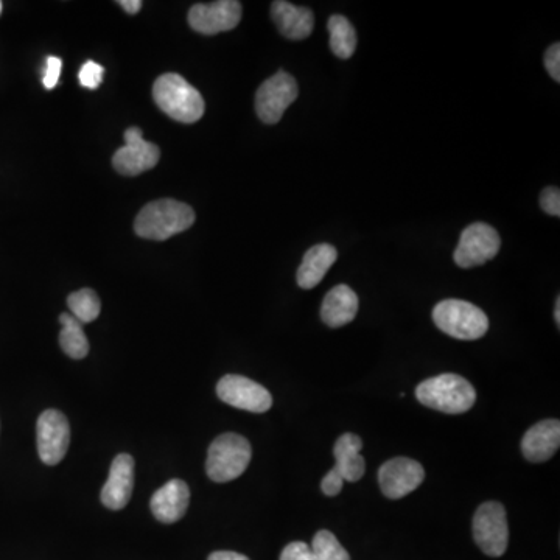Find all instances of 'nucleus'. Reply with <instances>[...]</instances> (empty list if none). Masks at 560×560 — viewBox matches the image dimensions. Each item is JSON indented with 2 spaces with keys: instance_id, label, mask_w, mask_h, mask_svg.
Wrapping results in <instances>:
<instances>
[{
  "instance_id": "9d476101",
  "label": "nucleus",
  "mask_w": 560,
  "mask_h": 560,
  "mask_svg": "<svg viewBox=\"0 0 560 560\" xmlns=\"http://www.w3.org/2000/svg\"><path fill=\"white\" fill-rule=\"evenodd\" d=\"M39 458L47 466H56L66 456L70 442V427L66 416L58 410H47L36 425Z\"/></svg>"
},
{
  "instance_id": "f03ea898",
  "label": "nucleus",
  "mask_w": 560,
  "mask_h": 560,
  "mask_svg": "<svg viewBox=\"0 0 560 560\" xmlns=\"http://www.w3.org/2000/svg\"><path fill=\"white\" fill-rule=\"evenodd\" d=\"M416 397L422 405L445 414H462L472 410L476 391L472 383L456 374H441L420 383Z\"/></svg>"
},
{
  "instance_id": "b1692460",
  "label": "nucleus",
  "mask_w": 560,
  "mask_h": 560,
  "mask_svg": "<svg viewBox=\"0 0 560 560\" xmlns=\"http://www.w3.org/2000/svg\"><path fill=\"white\" fill-rule=\"evenodd\" d=\"M315 560H350L349 553L344 550L343 545L338 542L332 532L322 529L313 537L312 546Z\"/></svg>"
},
{
  "instance_id": "f3484780",
  "label": "nucleus",
  "mask_w": 560,
  "mask_h": 560,
  "mask_svg": "<svg viewBox=\"0 0 560 560\" xmlns=\"http://www.w3.org/2000/svg\"><path fill=\"white\" fill-rule=\"evenodd\" d=\"M271 16H273L274 24L279 28V32L285 38L293 39V41L308 38L315 27V14L312 10L296 7L285 0L273 2Z\"/></svg>"
},
{
  "instance_id": "2eb2a0df",
  "label": "nucleus",
  "mask_w": 560,
  "mask_h": 560,
  "mask_svg": "<svg viewBox=\"0 0 560 560\" xmlns=\"http://www.w3.org/2000/svg\"><path fill=\"white\" fill-rule=\"evenodd\" d=\"M189 503L190 489L186 481L172 480L154 492L150 508L159 522L172 525L186 515Z\"/></svg>"
},
{
  "instance_id": "5701e85b",
  "label": "nucleus",
  "mask_w": 560,
  "mask_h": 560,
  "mask_svg": "<svg viewBox=\"0 0 560 560\" xmlns=\"http://www.w3.org/2000/svg\"><path fill=\"white\" fill-rule=\"evenodd\" d=\"M67 305L70 308V315L78 319L81 324L95 321L102 310L100 299L91 288H83V290L70 294L67 298Z\"/></svg>"
},
{
  "instance_id": "423d86ee",
  "label": "nucleus",
  "mask_w": 560,
  "mask_h": 560,
  "mask_svg": "<svg viewBox=\"0 0 560 560\" xmlns=\"http://www.w3.org/2000/svg\"><path fill=\"white\" fill-rule=\"evenodd\" d=\"M473 537L480 550L490 557H500L508 550L509 528L504 506L487 501L476 509L473 517Z\"/></svg>"
},
{
  "instance_id": "a878e982",
  "label": "nucleus",
  "mask_w": 560,
  "mask_h": 560,
  "mask_svg": "<svg viewBox=\"0 0 560 560\" xmlns=\"http://www.w3.org/2000/svg\"><path fill=\"white\" fill-rule=\"evenodd\" d=\"M540 207L551 217L560 215V190L557 187H546L540 193Z\"/></svg>"
},
{
  "instance_id": "473e14b6",
  "label": "nucleus",
  "mask_w": 560,
  "mask_h": 560,
  "mask_svg": "<svg viewBox=\"0 0 560 560\" xmlns=\"http://www.w3.org/2000/svg\"><path fill=\"white\" fill-rule=\"evenodd\" d=\"M554 319H556L557 326H560V298L556 301V312H554Z\"/></svg>"
},
{
  "instance_id": "412c9836",
  "label": "nucleus",
  "mask_w": 560,
  "mask_h": 560,
  "mask_svg": "<svg viewBox=\"0 0 560 560\" xmlns=\"http://www.w3.org/2000/svg\"><path fill=\"white\" fill-rule=\"evenodd\" d=\"M61 329L60 346L67 357L83 360L89 354L88 336L84 333L83 324L70 313L60 316Z\"/></svg>"
},
{
  "instance_id": "ddd939ff",
  "label": "nucleus",
  "mask_w": 560,
  "mask_h": 560,
  "mask_svg": "<svg viewBox=\"0 0 560 560\" xmlns=\"http://www.w3.org/2000/svg\"><path fill=\"white\" fill-rule=\"evenodd\" d=\"M425 470L420 462L410 458L389 459L378 470V484L385 497L391 500L410 495L424 483Z\"/></svg>"
},
{
  "instance_id": "9b49d317",
  "label": "nucleus",
  "mask_w": 560,
  "mask_h": 560,
  "mask_svg": "<svg viewBox=\"0 0 560 560\" xmlns=\"http://www.w3.org/2000/svg\"><path fill=\"white\" fill-rule=\"evenodd\" d=\"M161 158V150L142 137L140 128L125 131V147L119 148L112 158V165L120 175L137 176L148 172Z\"/></svg>"
},
{
  "instance_id": "2f4dec72",
  "label": "nucleus",
  "mask_w": 560,
  "mask_h": 560,
  "mask_svg": "<svg viewBox=\"0 0 560 560\" xmlns=\"http://www.w3.org/2000/svg\"><path fill=\"white\" fill-rule=\"evenodd\" d=\"M119 5L128 14L139 13L140 8H142V2H140V0H120Z\"/></svg>"
},
{
  "instance_id": "0eeeda50",
  "label": "nucleus",
  "mask_w": 560,
  "mask_h": 560,
  "mask_svg": "<svg viewBox=\"0 0 560 560\" xmlns=\"http://www.w3.org/2000/svg\"><path fill=\"white\" fill-rule=\"evenodd\" d=\"M298 83L290 74L279 70L273 77L263 81L256 94L257 116L268 125L280 122L288 106L298 98Z\"/></svg>"
},
{
  "instance_id": "f8f14e48",
  "label": "nucleus",
  "mask_w": 560,
  "mask_h": 560,
  "mask_svg": "<svg viewBox=\"0 0 560 560\" xmlns=\"http://www.w3.org/2000/svg\"><path fill=\"white\" fill-rule=\"evenodd\" d=\"M242 19V4L237 0H218L190 8L189 24L201 35H217L237 27Z\"/></svg>"
},
{
  "instance_id": "20e7f679",
  "label": "nucleus",
  "mask_w": 560,
  "mask_h": 560,
  "mask_svg": "<svg viewBox=\"0 0 560 560\" xmlns=\"http://www.w3.org/2000/svg\"><path fill=\"white\" fill-rule=\"evenodd\" d=\"M252 448L248 439L237 433H224L210 444L206 472L215 483L237 480L248 469Z\"/></svg>"
},
{
  "instance_id": "cd10ccee",
  "label": "nucleus",
  "mask_w": 560,
  "mask_h": 560,
  "mask_svg": "<svg viewBox=\"0 0 560 560\" xmlns=\"http://www.w3.org/2000/svg\"><path fill=\"white\" fill-rule=\"evenodd\" d=\"M61 69H63V61L56 56H49L46 63V72H44V78H42V83H44V88L55 89L56 84L60 81Z\"/></svg>"
},
{
  "instance_id": "c756f323",
  "label": "nucleus",
  "mask_w": 560,
  "mask_h": 560,
  "mask_svg": "<svg viewBox=\"0 0 560 560\" xmlns=\"http://www.w3.org/2000/svg\"><path fill=\"white\" fill-rule=\"evenodd\" d=\"M545 66L550 72L551 78L556 80L557 83L560 81V46L559 42L553 44L550 49L546 50L545 55Z\"/></svg>"
},
{
  "instance_id": "6ab92c4d",
  "label": "nucleus",
  "mask_w": 560,
  "mask_h": 560,
  "mask_svg": "<svg viewBox=\"0 0 560 560\" xmlns=\"http://www.w3.org/2000/svg\"><path fill=\"white\" fill-rule=\"evenodd\" d=\"M363 441L357 434L346 433L338 438L333 455H335V469L338 470L344 481L357 483L363 478L366 462L360 455Z\"/></svg>"
},
{
  "instance_id": "39448f33",
  "label": "nucleus",
  "mask_w": 560,
  "mask_h": 560,
  "mask_svg": "<svg viewBox=\"0 0 560 560\" xmlns=\"http://www.w3.org/2000/svg\"><path fill=\"white\" fill-rule=\"evenodd\" d=\"M433 321L441 332L456 340H480L489 330L486 313L470 302L447 299L433 310Z\"/></svg>"
},
{
  "instance_id": "7c9ffc66",
  "label": "nucleus",
  "mask_w": 560,
  "mask_h": 560,
  "mask_svg": "<svg viewBox=\"0 0 560 560\" xmlns=\"http://www.w3.org/2000/svg\"><path fill=\"white\" fill-rule=\"evenodd\" d=\"M207 560H249L243 554L234 553V551H215L210 554Z\"/></svg>"
},
{
  "instance_id": "72a5a7b5",
  "label": "nucleus",
  "mask_w": 560,
  "mask_h": 560,
  "mask_svg": "<svg viewBox=\"0 0 560 560\" xmlns=\"http://www.w3.org/2000/svg\"><path fill=\"white\" fill-rule=\"evenodd\" d=\"M0 13H2V2H0Z\"/></svg>"
},
{
  "instance_id": "f257e3e1",
  "label": "nucleus",
  "mask_w": 560,
  "mask_h": 560,
  "mask_svg": "<svg viewBox=\"0 0 560 560\" xmlns=\"http://www.w3.org/2000/svg\"><path fill=\"white\" fill-rule=\"evenodd\" d=\"M195 223L192 207L176 200H158L140 210L134 221V231L139 237L164 242L173 235L181 234Z\"/></svg>"
},
{
  "instance_id": "c85d7f7f",
  "label": "nucleus",
  "mask_w": 560,
  "mask_h": 560,
  "mask_svg": "<svg viewBox=\"0 0 560 560\" xmlns=\"http://www.w3.org/2000/svg\"><path fill=\"white\" fill-rule=\"evenodd\" d=\"M343 476L333 467L321 481V489L327 497H336L343 490Z\"/></svg>"
},
{
  "instance_id": "4468645a",
  "label": "nucleus",
  "mask_w": 560,
  "mask_h": 560,
  "mask_svg": "<svg viewBox=\"0 0 560 560\" xmlns=\"http://www.w3.org/2000/svg\"><path fill=\"white\" fill-rule=\"evenodd\" d=\"M134 489V459L131 455L116 456L102 489V503L111 511H120L130 503Z\"/></svg>"
},
{
  "instance_id": "aec40b11",
  "label": "nucleus",
  "mask_w": 560,
  "mask_h": 560,
  "mask_svg": "<svg viewBox=\"0 0 560 560\" xmlns=\"http://www.w3.org/2000/svg\"><path fill=\"white\" fill-rule=\"evenodd\" d=\"M338 259L335 246L321 243L305 252L298 270V285L304 290H312L324 279L333 263Z\"/></svg>"
},
{
  "instance_id": "6e6552de",
  "label": "nucleus",
  "mask_w": 560,
  "mask_h": 560,
  "mask_svg": "<svg viewBox=\"0 0 560 560\" xmlns=\"http://www.w3.org/2000/svg\"><path fill=\"white\" fill-rule=\"evenodd\" d=\"M500 248V235L492 226L487 223H473L462 231L453 260L459 268H473L494 259Z\"/></svg>"
},
{
  "instance_id": "dca6fc26",
  "label": "nucleus",
  "mask_w": 560,
  "mask_h": 560,
  "mask_svg": "<svg viewBox=\"0 0 560 560\" xmlns=\"http://www.w3.org/2000/svg\"><path fill=\"white\" fill-rule=\"evenodd\" d=\"M560 445V422L542 420L523 436L522 452L529 462H545L553 458Z\"/></svg>"
},
{
  "instance_id": "a211bd4d",
  "label": "nucleus",
  "mask_w": 560,
  "mask_h": 560,
  "mask_svg": "<svg viewBox=\"0 0 560 560\" xmlns=\"http://www.w3.org/2000/svg\"><path fill=\"white\" fill-rule=\"evenodd\" d=\"M358 313V296L347 285H336L327 293L321 307L322 321L330 329H340L354 321Z\"/></svg>"
},
{
  "instance_id": "393cba45",
  "label": "nucleus",
  "mask_w": 560,
  "mask_h": 560,
  "mask_svg": "<svg viewBox=\"0 0 560 560\" xmlns=\"http://www.w3.org/2000/svg\"><path fill=\"white\" fill-rule=\"evenodd\" d=\"M103 75H105L103 66L95 63V61H86V63L81 66L80 74H78V81H80L83 88L97 89L98 86L102 84Z\"/></svg>"
},
{
  "instance_id": "4be33fe9",
  "label": "nucleus",
  "mask_w": 560,
  "mask_h": 560,
  "mask_svg": "<svg viewBox=\"0 0 560 560\" xmlns=\"http://www.w3.org/2000/svg\"><path fill=\"white\" fill-rule=\"evenodd\" d=\"M330 33V49L341 60H349L357 49V33L349 19L335 14L327 22Z\"/></svg>"
},
{
  "instance_id": "1a4fd4ad",
  "label": "nucleus",
  "mask_w": 560,
  "mask_h": 560,
  "mask_svg": "<svg viewBox=\"0 0 560 560\" xmlns=\"http://www.w3.org/2000/svg\"><path fill=\"white\" fill-rule=\"evenodd\" d=\"M217 396L221 402L251 413H266L273 406L270 391L243 375H224L218 382Z\"/></svg>"
},
{
  "instance_id": "7ed1b4c3",
  "label": "nucleus",
  "mask_w": 560,
  "mask_h": 560,
  "mask_svg": "<svg viewBox=\"0 0 560 560\" xmlns=\"http://www.w3.org/2000/svg\"><path fill=\"white\" fill-rule=\"evenodd\" d=\"M153 98L156 105L176 122H198L206 111L203 95L178 74H164L154 81Z\"/></svg>"
},
{
  "instance_id": "bb28decb",
  "label": "nucleus",
  "mask_w": 560,
  "mask_h": 560,
  "mask_svg": "<svg viewBox=\"0 0 560 560\" xmlns=\"http://www.w3.org/2000/svg\"><path fill=\"white\" fill-rule=\"evenodd\" d=\"M279 560H315V556L307 543L293 542L285 546Z\"/></svg>"
}]
</instances>
